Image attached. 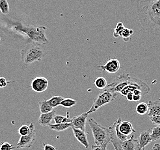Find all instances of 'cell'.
<instances>
[{"instance_id": "6da1fadb", "label": "cell", "mask_w": 160, "mask_h": 150, "mask_svg": "<svg viewBox=\"0 0 160 150\" xmlns=\"http://www.w3.org/2000/svg\"><path fill=\"white\" fill-rule=\"evenodd\" d=\"M136 2L142 29L160 37V0H136Z\"/></svg>"}, {"instance_id": "7a4b0ae2", "label": "cell", "mask_w": 160, "mask_h": 150, "mask_svg": "<svg viewBox=\"0 0 160 150\" xmlns=\"http://www.w3.org/2000/svg\"><path fill=\"white\" fill-rule=\"evenodd\" d=\"M20 54V66L22 70H26L33 62L41 61L46 55V53L41 44L33 42L27 44L21 50Z\"/></svg>"}, {"instance_id": "3957f363", "label": "cell", "mask_w": 160, "mask_h": 150, "mask_svg": "<svg viewBox=\"0 0 160 150\" xmlns=\"http://www.w3.org/2000/svg\"><path fill=\"white\" fill-rule=\"evenodd\" d=\"M15 28L18 31L26 34L34 42L44 44L48 43V40L46 35V31L47 29L46 27L19 24L15 26Z\"/></svg>"}, {"instance_id": "277c9868", "label": "cell", "mask_w": 160, "mask_h": 150, "mask_svg": "<svg viewBox=\"0 0 160 150\" xmlns=\"http://www.w3.org/2000/svg\"><path fill=\"white\" fill-rule=\"evenodd\" d=\"M88 121L93 134L95 144L107 148V145L111 143L109 128L102 127L92 118L88 119Z\"/></svg>"}, {"instance_id": "5b68a950", "label": "cell", "mask_w": 160, "mask_h": 150, "mask_svg": "<svg viewBox=\"0 0 160 150\" xmlns=\"http://www.w3.org/2000/svg\"><path fill=\"white\" fill-rule=\"evenodd\" d=\"M117 96V93L106 87L97 96L87 113L90 114L96 111L100 107L113 101Z\"/></svg>"}, {"instance_id": "8992f818", "label": "cell", "mask_w": 160, "mask_h": 150, "mask_svg": "<svg viewBox=\"0 0 160 150\" xmlns=\"http://www.w3.org/2000/svg\"><path fill=\"white\" fill-rule=\"evenodd\" d=\"M122 122L121 118H119L112 126L109 128L110 131V141L115 150H122V146L124 142L128 139V136L124 135L119 131V126Z\"/></svg>"}, {"instance_id": "52a82bcc", "label": "cell", "mask_w": 160, "mask_h": 150, "mask_svg": "<svg viewBox=\"0 0 160 150\" xmlns=\"http://www.w3.org/2000/svg\"><path fill=\"white\" fill-rule=\"evenodd\" d=\"M136 89L141 90L142 91L143 95H146L150 91V89L148 84H146L145 83L142 81L141 80L131 76L128 84L120 92V94L126 96L128 92H133Z\"/></svg>"}, {"instance_id": "ba28073f", "label": "cell", "mask_w": 160, "mask_h": 150, "mask_svg": "<svg viewBox=\"0 0 160 150\" xmlns=\"http://www.w3.org/2000/svg\"><path fill=\"white\" fill-rule=\"evenodd\" d=\"M30 132L28 135L20 136L18 143L16 145L17 148H30L36 139V130L33 123L29 124Z\"/></svg>"}, {"instance_id": "9c48e42d", "label": "cell", "mask_w": 160, "mask_h": 150, "mask_svg": "<svg viewBox=\"0 0 160 150\" xmlns=\"http://www.w3.org/2000/svg\"><path fill=\"white\" fill-rule=\"evenodd\" d=\"M130 77L131 76L128 73H123L120 75L112 83L108 84L107 86V88H109L116 93H120L123 88L128 84Z\"/></svg>"}, {"instance_id": "30bf717a", "label": "cell", "mask_w": 160, "mask_h": 150, "mask_svg": "<svg viewBox=\"0 0 160 150\" xmlns=\"http://www.w3.org/2000/svg\"><path fill=\"white\" fill-rule=\"evenodd\" d=\"M48 86V81L46 77L38 76L33 79L31 83V87L33 91L38 93L45 91Z\"/></svg>"}, {"instance_id": "8fae6325", "label": "cell", "mask_w": 160, "mask_h": 150, "mask_svg": "<svg viewBox=\"0 0 160 150\" xmlns=\"http://www.w3.org/2000/svg\"><path fill=\"white\" fill-rule=\"evenodd\" d=\"M99 70L104 71L110 74L117 73L120 68V63L118 59H110L103 65L98 66Z\"/></svg>"}, {"instance_id": "7c38bea8", "label": "cell", "mask_w": 160, "mask_h": 150, "mask_svg": "<svg viewBox=\"0 0 160 150\" xmlns=\"http://www.w3.org/2000/svg\"><path fill=\"white\" fill-rule=\"evenodd\" d=\"M88 114L87 113H84L81 114L79 116H77L76 117H74L72 118V126L74 128L80 129L84 131H85L86 129V124H87V118Z\"/></svg>"}, {"instance_id": "4fadbf2b", "label": "cell", "mask_w": 160, "mask_h": 150, "mask_svg": "<svg viewBox=\"0 0 160 150\" xmlns=\"http://www.w3.org/2000/svg\"><path fill=\"white\" fill-rule=\"evenodd\" d=\"M73 130V134L76 139L80 142L82 145H83L85 148H88L89 143L88 140L87 135L85 131H84L80 129L74 128L73 127H71Z\"/></svg>"}, {"instance_id": "5bb4252c", "label": "cell", "mask_w": 160, "mask_h": 150, "mask_svg": "<svg viewBox=\"0 0 160 150\" xmlns=\"http://www.w3.org/2000/svg\"><path fill=\"white\" fill-rule=\"evenodd\" d=\"M122 148V150H141L139 147L138 139H134V135L124 142Z\"/></svg>"}, {"instance_id": "9a60e30c", "label": "cell", "mask_w": 160, "mask_h": 150, "mask_svg": "<svg viewBox=\"0 0 160 150\" xmlns=\"http://www.w3.org/2000/svg\"><path fill=\"white\" fill-rule=\"evenodd\" d=\"M55 115V110H53L48 113H41L38 119V123L43 127L48 126L54 119Z\"/></svg>"}, {"instance_id": "2e32d148", "label": "cell", "mask_w": 160, "mask_h": 150, "mask_svg": "<svg viewBox=\"0 0 160 150\" xmlns=\"http://www.w3.org/2000/svg\"><path fill=\"white\" fill-rule=\"evenodd\" d=\"M138 140L141 149H143L147 145L152 142L151 135L148 131H144L141 132L139 137Z\"/></svg>"}, {"instance_id": "e0dca14e", "label": "cell", "mask_w": 160, "mask_h": 150, "mask_svg": "<svg viewBox=\"0 0 160 150\" xmlns=\"http://www.w3.org/2000/svg\"><path fill=\"white\" fill-rule=\"evenodd\" d=\"M119 129L122 133L128 136L135 132V130L133 128L132 125L129 121L121 122L119 126Z\"/></svg>"}, {"instance_id": "ac0fdd59", "label": "cell", "mask_w": 160, "mask_h": 150, "mask_svg": "<svg viewBox=\"0 0 160 150\" xmlns=\"http://www.w3.org/2000/svg\"><path fill=\"white\" fill-rule=\"evenodd\" d=\"M149 117H153L160 115V102L150 101L148 103Z\"/></svg>"}, {"instance_id": "d6986e66", "label": "cell", "mask_w": 160, "mask_h": 150, "mask_svg": "<svg viewBox=\"0 0 160 150\" xmlns=\"http://www.w3.org/2000/svg\"><path fill=\"white\" fill-rule=\"evenodd\" d=\"M72 126L71 122H67V123H60V124H50L48 125L49 128L57 132H62L66 129H68Z\"/></svg>"}, {"instance_id": "ffe728a7", "label": "cell", "mask_w": 160, "mask_h": 150, "mask_svg": "<svg viewBox=\"0 0 160 150\" xmlns=\"http://www.w3.org/2000/svg\"><path fill=\"white\" fill-rule=\"evenodd\" d=\"M39 106L41 113H48L54 110V109L48 104L47 100L44 98L40 100L39 102Z\"/></svg>"}, {"instance_id": "44dd1931", "label": "cell", "mask_w": 160, "mask_h": 150, "mask_svg": "<svg viewBox=\"0 0 160 150\" xmlns=\"http://www.w3.org/2000/svg\"><path fill=\"white\" fill-rule=\"evenodd\" d=\"M63 98L61 96H54L51 97L50 99L47 100L50 106L53 108H56L59 106H60V104L63 100Z\"/></svg>"}, {"instance_id": "7402d4cb", "label": "cell", "mask_w": 160, "mask_h": 150, "mask_svg": "<svg viewBox=\"0 0 160 150\" xmlns=\"http://www.w3.org/2000/svg\"><path fill=\"white\" fill-rule=\"evenodd\" d=\"M149 111L148 104L145 102H141L138 103L135 107V111L139 115H145Z\"/></svg>"}, {"instance_id": "603a6c76", "label": "cell", "mask_w": 160, "mask_h": 150, "mask_svg": "<svg viewBox=\"0 0 160 150\" xmlns=\"http://www.w3.org/2000/svg\"><path fill=\"white\" fill-rule=\"evenodd\" d=\"M94 84L96 87L99 90H104L107 86V81L106 80L104 77H97L94 82Z\"/></svg>"}, {"instance_id": "cb8c5ba5", "label": "cell", "mask_w": 160, "mask_h": 150, "mask_svg": "<svg viewBox=\"0 0 160 150\" xmlns=\"http://www.w3.org/2000/svg\"><path fill=\"white\" fill-rule=\"evenodd\" d=\"M55 124H60V123H67V122H72V118H70L69 116H63L61 115H55L54 119Z\"/></svg>"}, {"instance_id": "d4e9b609", "label": "cell", "mask_w": 160, "mask_h": 150, "mask_svg": "<svg viewBox=\"0 0 160 150\" xmlns=\"http://www.w3.org/2000/svg\"><path fill=\"white\" fill-rule=\"evenodd\" d=\"M9 11V5L7 0H0V12L5 15L8 14Z\"/></svg>"}, {"instance_id": "484cf974", "label": "cell", "mask_w": 160, "mask_h": 150, "mask_svg": "<svg viewBox=\"0 0 160 150\" xmlns=\"http://www.w3.org/2000/svg\"><path fill=\"white\" fill-rule=\"evenodd\" d=\"M77 101L72 98H65L62 101L60 106L65 108H70L76 105Z\"/></svg>"}, {"instance_id": "4316f807", "label": "cell", "mask_w": 160, "mask_h": 150, "mask_svg": "<svg viewBox=\"0 0 160 150\" xmlns=\"http://www.w3.org/2000/svg\"><path fill=\"white\" fill-rule=\"evenodd\" d=\"M125 28L123 24L122 23L119 22L117 24V26L114 29V33H113V37L115 38H118V37H121L122 33L123 31V29Z\"/></svg>"}, {"instance_id": "83f0119b", "label": "cell", "mask_w": 160, "mask_h": 150, "mask_svg": "<svg viewBox=\"0 0 160 150\" xmlns=\"http://www.w3.org/2000/svg\"><path fill=\"white\" fill-rule=\"evenodd\" d=\"M133 33H134V31L132 29L125 28L122 33L121 37H122L124 42H128L130 40V37Z\"/></svg>"}, {"instance_id": "f1b7e54d", "label": "cell", "mask_w": 160, "mask_h": 150, "mask_svg": "<svg viewBox=\"0 0 160 150\" xmlns=\"http://www.w3.org/2000/svg\"><path fill=\"white\" fill-rule=\"evenodd\" d=\"M151 135L152 142H154L160 139V126H157L153 128Z\"/></svg>"}, {"instance_id": "f546056e", "label": "cell", "mask_w": 160, "mask_h": 150, "mask_svg": "<svg viewBox=\"0 0 160 150\" xmlns=\"http://www.w3.org/2000/svg\"><path fill=\"white\" fill-rule=\"evenodd\" d=\"M30 132L29 125L26 124H22L18 128V133L20 136L28 135Z\"/></svg>"}, {"instance_id": "4dcf8cb0", "label": "cell", "mask_w": 160, "mask_h": 150, "mask_svg": "<svg viewBox=\"0 0 160 150\" xmlns=\"http://www.w3.org/2000/svg\"><path fill=\"white\" fill-rule=\"evenodd\" d=\"M15 149V146L11 143L1 142L0 144V150H14Z\"/></svg>"}, {"instance_id": "1f68e13d", "label": "cell", "mask_w": 160, "mask_h": 150, "mask_svg": "<svg viewBox=\"0 0 160 150\" xmlns=\"http://www.w3.org/2000/svg\"><path fill=\"white\" fill-rule=\"evenodd\" d=\"M15 81H8L6 78L4 77H0V88H4L7 87L8 83H13Z\"/></svg>"}, {"instance_id": "d6a6232c", "label": "cell", "mask_w": 160, "mask_h": 150, "mask_svg": "<svg viewBox=\"0 0 160 150\" xmlns=\"http://www.w3.org/2000/svg\"><path fill=\"white\" fill-rule=\"evenodd\" d=\"M150 119L153 124L156 125L157 126H160V115L150 117Z\"/></svg>"}, {"instance_id": "836d02e7", "label": "cell", "mask_w": 160, "mask_h": 150, "mask_svg": "<svg viewBox=\"0 0 160 150\" xmlns=\"http://www.w3.org/2000/svg\"><path fill=\"white\" fill-rule=\"evenodd\" d=\"M43 150H57V147L51 144L44 143Z\"/></svg>"}, {"instance_id": "e575fe53", "label": "cell", "mask_w": 160, "mask_h": 150, "mask_svg": "<svg viewBox=\"0 0 160 150\" xmlns=\"http://www.w3.org/2000/svg\"><path fill=\"white\" fill-rule=\"evenodd\" d=\"M91 150H107L106 149V148H104L102 146L100 145H92L91 147Z\"/></svg>"}, {"instance_id": "d590c367", "label": "cell", "mask_w": 160, "mask_h": 150, "mask_svg": "<svg viewBox=\"0 0 160 150\" xmlns=\"http://www.w3.org/2000/svg\"><path fill=\"white\" fill-rule=\"evenodd\" d=\"M134 93L132 92H128V94L126 96V98L128 99V101H130L132 102L133 101V97H134Z\"/></svg>"}, {"instance_id": "8d00e7d4", "label": "cell", "mask_w": 160, "mask_h": 150, "mask_svg": "<svg viewBox=\"0 0 160 150\" xmlns=\"http://www.w3.org/2000/svg\"><path fill=\"white\" fill-rule=\"evenodd\" d=\"M142 95H134L133 101H134V102H138L142 98Z\"/></svg>"}, {"instance_id": "74e56055", "label": "cell", "mask_w": 160, "mask_h": 150, "mask_svg": "<svg viewBox=\"0 0 160 150\" xmlns=\"http://www.w3.org/2000/svg\"><path fill=\"white\" fill-rule=\"evenodd\" d=\"M153 150H160V144L157 143L153 147Z\"/></svg>"}, {"instance_id": "f35d334b", "label": "cell", "mask_w": 160, "mask_h": 150, "mask_svg": "<svg viewBox=\"0 0 160 150\" xmlns=\"http://www.w3.org/2000/svg\"><path fill=\"white\" fill-rule=\"evenodd\" d=\"M143 150H145V149H143Z\"/></svg>"}]
</instances>
